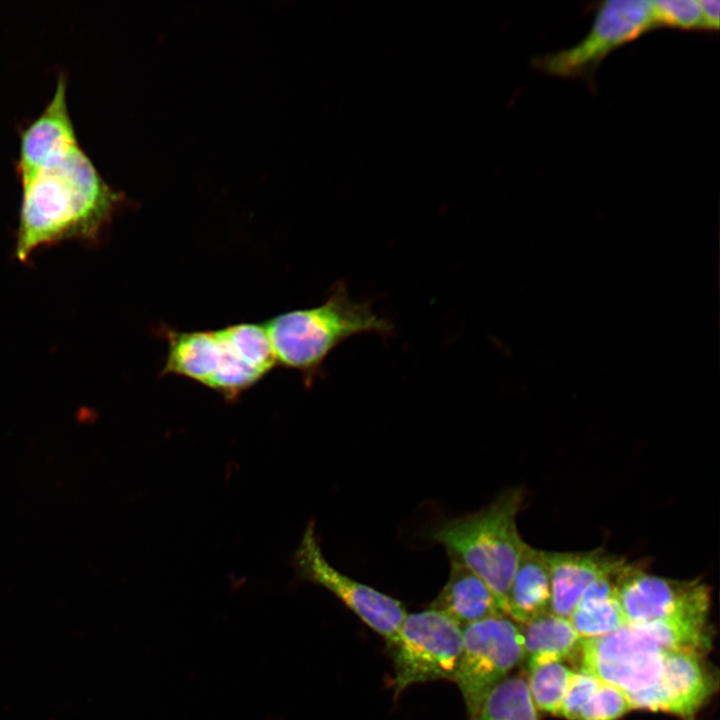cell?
<instances>
[{
  "mask_svg": "<svg viewBox=\"0 0 720 720\" xmlns=\"http://www.w3.org/2000/svg\"><path fill=\"white\" fill-rule=\"evenodd\" d=\"M277 364L300 372L306 384L322 376L330 353L361 334L390 337L393 323L368 301L351 298L345 281L336 282L326 300L314 307L281 313L263 323Z\"/></svg>",
  "mask_w": 720,
  "mask_h": 720,
  "instance_id": "2",
  "label": "cell"
},
{
  "mask_svg": "<svg viewBox=\"0 0 720 720\" xmlns=\"http://www.w3.org/2000/svg\"><path fill=\"white\" fill-rule=\"evenodd\" d=\"M551 584V613L568 618L584 591L628 563L602 548L584 552L544 551Z\"/></svg>",
  "mask_w": 720,
  "mask_h": 720,
  "instance_id": "12",
  "label": "cell"
},
{
  "mask_svg": "<svg viewBox=\"0 0 720 720\" xmlns=\"http://www.w3.org/2000/svg\"><path fill=\"white\" fill-rule=\"evenodd\" d=\"M520 630L528 667L574 657L581 640L568 618L551 612L523 624Z\"/></svg>",
  "mask_w": 720,
  "mask_h": 720,
  "instance_id": "17",
  "label": "cell"
},
{
  "mask_svg": "<svg viewBox=\"0 0 720 720\" xmlns=\"http://www.w3.org/2000/svg\"><path fill=\"white\" fill-rule=\"evenodd\" d=\"M472 720H538L526 680L508 676L487 695Z\"/></svg>",
  "mask_w": 720,
  "mask_h": 720,
  "instance_id": "18",
  "label": "cell"
},
{
  "mask_svg": "<svg viewBox=\"0 0 720 720\" xmlns=\"http://www.w3.org/2000/svg\"><path fill=\"white\" fill-rule=\"evenodd\" d=\"M631 710L626 694L601 682L579 712L577 720H618Z\"/></svg>",
  "mask_w": 720,
  "mask_h": 720,
  "instance_id": "21",
  "label": "cell"
},
{
  "mask_svg": "<svg viewBox=\"0 0 720 720\" xmlns=\"http://www.w3.org/2000/svg\"><path fill=\"white\" fill-rule=\"evenodd\" d=\"M506 613L517 624L551 612V584L544 551L523 549L506 596Z\"/></svg>",
  "mask_w": 720,
  "mask_h": 720,
  "instance_id": "14",
  "label": "cell"
},
{
  "mask_svg": "<svg viewBox=\"0 0 720 720\" xmlns=\"http://www.w3.org/2000/svg\"><path fill=\"white\" fill-rule=\"evenodd\" d=\"M705 31H718L720 24V1L698 0Z\"/></svg>",
  "mask_w": 720,
  "mask_h": 720,
  "instance_id": "23",
  "label": "cell"
},
{
  "mask_svg": "<svg viewBox=\"0 0 720 720\" xmlns=\"http://www.w3.org/2000/svg\"><path fill=\"white\" fill-rule=\"evenodd\" d=\"M391 647L397 696L413 684L454 679L462 652V628L432 608L409 613Z\"/></svg>",
  "mask_w": 720,
  "mask_h": 720,
  "instance_id": "5",
  "label": "cell"
},
{
  "mask_svg": "<svg viewBox=\"0 0 720 720\" xmlns=\"http://www.w3.org/2000/svg\"><path fill=\"white\" fill-rule=\"evenodd\" d=\"M60 73L43 111L19 129L15 163L21 188L15 257L26 262L37 249L67 240L97 243L127 203L80 144Z\"/></svg>",
  "mask_w": 720,
  "mask_h": 720,
  "instance_id": "1",
  "label": "cell"
},
{
  "mask_svg": "<svg viewBox=\"0 0 720 720\" xmlns=\"http://www.w3.org/2000/svg\"><path fill=\"white\" fill-rule=\"evenodd\" d=\"M655 27L705 30L698 0L651 1Z\"/></svg>",
  "mask_w": 720,
  "mask_h": 720,
  "instance_id": "20",
  "label": "cell"
},
{
  "mask_svg": "<svg viewBox=\"0 0 720 720\" xmlns=\"http://www.w3.org/2000/svg\"><path fill=\"white\" fill-rule=\"evenodd\" d=\"M168 351L162 375L198 382L234 401L251 388L258 371L228 327L218 330L166 333Z\"/></svg>",
  "mask_w": 720,
  "mask_h": 720,
  "instance_id": "4",
  "label": "cell"
},
{
  "mask_svg": "<svg viewBox=\"0 0 720 720\" xmlns=\"http://www.w3.org/2000/svg\"><path fill=\"white\" fill-rule=\"evenodd\" d=\"M710 608L684 610L668 617L628 624L664 651L688 652L705 656L712 648L713 630Z\"/></svg>",
  "mask_w": 720,
  "mask_h": 720,
  "instance_id": "15",
  "label": "cell"
},
{
  "mask_svg": "<svg viewBox=\"0 0 720 720\" xmlns=\"http://www.w3.org/2000/svg\"><path fill=\"white\" fill-rule=\"evenodd\" d=\"M522 502V490L510 488L477 512L440 522L429 535L446 549L450 561L483 580L505 611L507 592L527 544L516 521Z\"/></svg>",
  "mask_w": 720,
  "mask_h": 720,
  "instance_id": "3",
  "label": "cell"
},
{
  "mask_svg": "<svg viewBox=\"0 0 720 720\" xmlns=\"http://www.w3.org/2000/svg\"><path fill=\"white\" fill-rule=\"evenodd\" d=\"M616 597L627 625L711 606L710 588L700 579L661 577L630 563L617 576Z\"/></svg>",
  "mask_w": 720,
  "mask_h": 720,
  "instance_id": "11",
  "label": "cell"
},
{
  "mask_svg": "<svg viewBox=\"0 0 720 720\" xmlns=\"http://www.w3.org/2000/svg\"><path fill=\"white\" fill-rule=\"evenodd\" d=\"M664 655L652 640L626 625L605 635L581 638L574 658L580 671L631 694L658 682Z\"/></svg>",
  "mask_w": 720,
  "mask_h": 720,
  "instance_id": "8",
  "label": "cell"
},
{
  "mask_svg": "<svg viewBox=\"0 0 720 720\" xmlns=\"http://www.w3.org/2000/svg\"><path fill=\"white\" fill-rule=\"evenodd\" d=\"M600 681L584 671H574L558 716L577 720L582 707L596 690Z\"/></svg>",
  "mask_w": 720,
  "mask_h": 720,
  "instance_id": "22",
  "label": "cell"
},
{
  "mask_svg": "<svg viewBox=\"0 0 720 720\" xmlns=\"http://www.w3.org/2000/svg\"><path fill=\"white\" fill-rule=\"evenodd\" d=\"M298 574L339 599L389 646L394 642L407 615L403 604L333 567L325 558L311 521L303 534L294 557Z\"/></svg>",
  "mask_w": 720,
  "mask_h": 720,
  "instance_id": "9",
  "label": "cell"
},
{
  "mask_svg": "<svg viewBox=\"0 0 720 720\" xmlns=\"http://www.w3.org/2000/svg\"><path fill=\"white\" fill-rule=\"evenodd\" d=\"M430 608L446 614L462 629L484 619L507 616L504 606L485 582L455 561H450L448 580Z\"/></svg>",
  "mask_w": 720,
  "mask_h": 720,
  "instance_id": "13",
  "label": "cell"
},
{
  "mask_svg": "<svg viewBox=\"0 0 720 720\" xmlns=\"http://www.w3.org/2000/svg\"><path fill=\"white\" fill-rule=\"evenodd\" d=\"M718 688V673L705 656L665 651L658 682L649 689L626 694L631 709H645L695 720Z\"/></svg>",
  "mask_w": 720,
  "mask_h": 720,
  "instance_id": "10",
  "label": "cell"
},
{
  "mask_svg": "<svg viewBox=\"0 0 720 720\" xmlns=\"http://www.w3.org/2000/svg\"><path fill=\"white\" fill-rule=\"evenodd\" d=\"M524 659L520 626L498 616L462 629V652L454 677L472 720L487 695Z\"/></svg>",
  "mask_w": 720,
  "mask_h": 720,
  "instance_id": "7",
  "label": "cell"
},
{
  "mask_svg": "<svg viewBox=\"0 0 720 720\" xmlns=\"http://www.w3.org/2000/svg\"><path fill=\"white\" fill-rule=\"evenodd\" d=\"M654 28L651 1H604L581 41L570 48L536 56L532 65L552 76L591 80L608 54Z\"/></svg>",
  "mask_w": 720,
  "mask_h": 720,
  "instance_id": "6",
  "label": "cell"
},
{
  "mask_svg": "<svg viewBox=\"0 0 720 720\" xmlns=\"http://www.w3.org/2000/svg\"><path fill=\"white\" fill-rule=\"evenodd\" d=\"M618 574L590 585L568 617L581 638L605 635L627 625L616 597Z\"/></svg>",
  "mask_w": 720,
  "mask_h": 720,
  "instance_id": "16",
  "label": "cell"
},
{
  "mask_svg": "<svg viewBox=\"0 0 720 720\" xmlns=\"http://www.w3.org/2000/svg\"><path fill=\"white\" fill-rule=\"evenodd\" d=\"M526 681L535 708L558 715L574 671L563 661L528 667Z\"/></svg>",
  "mask_w": 720,
  "mask_h": 720,
  "instance_id": "19",
  "label": "cell"
}]
</instances>
